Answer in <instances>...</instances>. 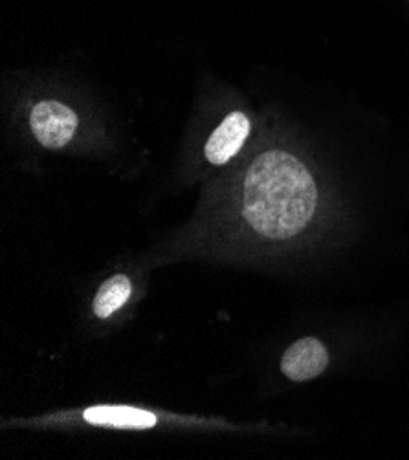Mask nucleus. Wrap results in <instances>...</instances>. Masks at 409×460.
Listing matches in <instances>:
<instances>
[{
  "label": "nucleus",
  "instance_id": "nucleus-2",
  "mask_svg": "<svg viewBox=\"0 0 409 460\" xmlns=\"http://www.w3.org/2000/svg\"><path fill=\"white\" fill-rule=\"evenodd\" d=\"M77 114L59 102H40L30 112V128L35 140L47 149H63L77 130Z\"/></svg>",
  "mask_w": 409,
  "mask_h": 460
},
{
  "label": "nucleus",
  "instance_id": "nucleus-6",
  "mask_svg": "<svg viewBox=\"0 0 409 460\" xmlns=\"http://www.w3.org/2000/svg\"><path fill=\"white\" fill-rule=\"evenodd\" d=\"M132 292V285L127 275H114V278L107 279L96 297H94V305L93 310L100 319H107L111 317L114 312H118L130 297Z\"/></svg>",
  "mask_w": 409,
  "mask_h": 460
},
{
  "label": "nucleus",
  "instance_id": "nucleus-3",
  "mask_svg": "<svg viewBox=\"0 0 409 460\" xmlns=\"http://www.w3.org/2000/svg\"><path fill=\"white\" fill-rule=\"evenodd\" d=\"M250 134V119L245 112L236 111L224 118V121L213 130L206 142L204 155L209 164L224 165L228 164L245 146Z\"/></svg>",
  "mask_w": 409,
  "mask_h": 460
},
{
  "label": "nucleus",
  "instance_id": "nucleus-4",
  "mask_svg": "<svg viewBox=\"0 0 409 460\" xmlns=\"http://www.w3.org/2000/svg\"><path fill=\"white\" fill-rule=\"evenodd\" d=\"M329 365V352L316 338L296 341L281 359V371L292 382H307L320 376Z\"/></svg>",
  "mask_w": 409,
  "mask_h": 460
},
{
  "label": "nucleus",
  "instance_id": "nucleus-1",
  "mask_svg": "<svg viewBox=\"0 0 409 460\" xmlns=\"http://www.w3.org/2000/svg\"><path fill=\"white\" fill-rule=\"evenodd\" d=\"M241 215L268 241L299 235L317 208V188L307 165L287 151L261 153L241 181Z\"/></svg>",
  "mask_w": 409,
  "mask_h": 460
},
{
  "label": "nucleus",
  "instance_id": "nucleus-5",
  "mask_svg": "<svg viewBox=\"0 0 409 460\" xmlns=\"http://www.w3.org/2000/svg\"><path fill=\"white\" fill-rule=\"evenodd\" d=\"M83 419L94 426L149 429L156 424V417L151 411L136 409L129 405H96L83 411Z\"/></svg>",
  "mask_w": 409,
  "mask_h": 460
}]
</instances>
